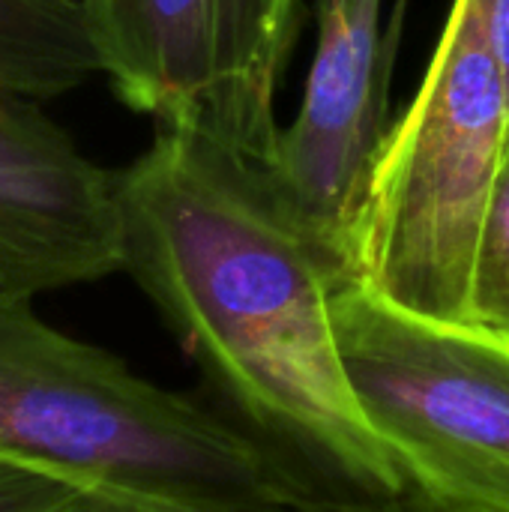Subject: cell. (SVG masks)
Returning <instances> with one entry per match:
<instances>
[{
  "mask_svg": "<svg viewBox=\"0 0 509 512\" xmlns=\"http://www.w3.org/2000/svg\"><path fill=\"white\" fill-rule=\"evenodd\" d=\"M357 402L417 512H509V330L408 312L360 282L333 300Z\"/></svg>",
  "mask_w": 509,
  "mask_h": 512,
  "instance_id": "cell-4",
  "label": "cell"
},
{
  "mask_svg": "<svg viewBox=\"0 0 509 512\" xmlns=\"http://www.w3.org/2000/svg\"><path fill=\"white\" fill-rule=\"evenodd\" d=\"M509 147V99L471 0H453L351 234L354 282L438 321H477V267Z\"/></svg>",
  "mask_w": 509,
  "mask_h": 512,
  "instance_id": "cell-3",
  "label": "cell"
},
{
  "mask_svg": "<svg viewBox=\"0 0 509 512\" xmlns=\"http://www.w3.org/2000/svg\"><path fill=\"white\" fill-rule=\"evenodd\" d=\"M117 207L123 273L237 411L321 489L402 501L339 348L333 300L354 279L273 171L195 129L156 126L117 168Z\"/></svg>",
  "mask_w": 509,
  "mask_h": 512,
  "instance_id": "cell-1",
  "label": "cell"
},
{
  "mask_svg": "<svg viewBox=\"0 0 509 512\" xmlns=\"http://www.w3.org/2000/svg\"><path fill=\"white\" fill-rule=\"evenodd\" d=\"M102 72L87 0H0V93L45 105Z\"/></svg>",
  "mask_w": 509,
  "mask_h": 512,
  "instance_id": "cell-8",
  "label": "cell"
},
{
  "mask_svg": "<svg viewBox=\"0 0 509 512\" xmlns=\"http://www.w3.org/2000/svg\"><path fill=\"white\" fill-rule=\"evenodd\" d=\"M396 36L384 0H318V42L303 102L267 165L300 219L345 261L375 159L393 129Z\"/></svg>",
  "mask_w": 509,
  "mask_h": 512,
  "instance_id": "cell-6",
  "label": "cell"
},
{
  "mask_svg": "<svg viewBox=\"0 0 509 512\" xmlns=\"http://www.w3.org/2000/svg\"><path fill=\"white\" fill-rule=\"evenodd\" d=\"M144 510L63 468L0 450V512ZM153 512V510H150Z\"/></svg>",
  "mask_w": 509,
  "mask_h": 512,
  "instance_id": "cell-9",
  "label": "cell"
},
{
  "mask_svg": "<svg viewBox=\"0 0 509 512\" xmlns=\"http://www.w3.org/2000/svg\"><path fill=\"white\" fill-rule=\"evenodd\" d=\"M114 96L270 165L303 0H87Z\"/></svg>",
  "mask_w": 509,
  "mask_h": 512,
  "instance_id": "cell-5",
  "label": "cell"
},
{
  "mask_svg": "<svg viewBox=\"0 0 509 512\" xmlns=\"http://www.w3.org/2000/svg\"><path fill=\"white\" fill-rule=\"evenodd\" d=\"M114 512H150V510H114Z\"/></svg>",
  "mask_w": 509,
  "mask_h": 512,
  "instance_id": "cell-13",
  "label": "cell"
},
{
  "mask_svg": "<svg viewBox=\"0 0 509 512\" xmlns=\"http://www.w3.org/2000/svg\"><path fill=\"white\" fill-rule=\"evenodd\" d=\"M309 512H417L408 507L405 501H393V504H375V501H360V498H348V495H336L321 489L318 501L312 504Z\"/></svg>",
  "mask_w": 509,
  "mask_h": 512,
  "instance_id": "cell-12",
  "label": "cell"
},
{
  "mask_svg": "<svg viewBox=\"0 0 509 512\" xmlns=\"http://www.w3.org/2000/svg\"><path fill=\"white\" fill-rule=\"evenodd\" d=\"M0 450L153 512H309L321 486L276 447L0 294Z\"/></svg>",
  "mask_w": 509,
  "mask_h": 512,
  "instance_id": "cell-2",
  "label": "cell"
},
{
  "mask_svg": "<svg viewBox=\"0 0 509 512\" xmlns=\"http://www.w3.org/2000/svg\"><path fill=\"white\" fill-rule=\"evenodd\" d=\"M123 273L117 171L42 102L0 93V294L42 297Z\"/></svg>",
  "mask_w": 509,
  "mask_h": 512,
  "instance_id": "cell-7",
  "label": "cell"
},
{
  "mask_svg": "<svg viewBox=\"0 0 509 512\" xmlns=\"http://www.w3.org/2000/svg\"><path fill=\"white\" fill-rule=\"evenodd\" d=\"M483 39L498 63L509 99V0H471Z\"/></svg>",
  "mask_w": 509,
  "mask_h": 512,
  "instance_id": "cell-11",
  "label": "cell"
},
{
  "mask_svg": "<svg viewBox=\"0 0 509 512\" xmlns=\"http://www.w3.org/2000/svg\"><path fill=\"white\" fill-rule=\"evenodd\" d=\"M474 318L480 324L509 330V147L483 234Z\"/></svg>",
  "mask_w": 509,
  "mask_h": 512,
  "instance_id": "cell-10",
  "label": "cell"
}]
</instances>
